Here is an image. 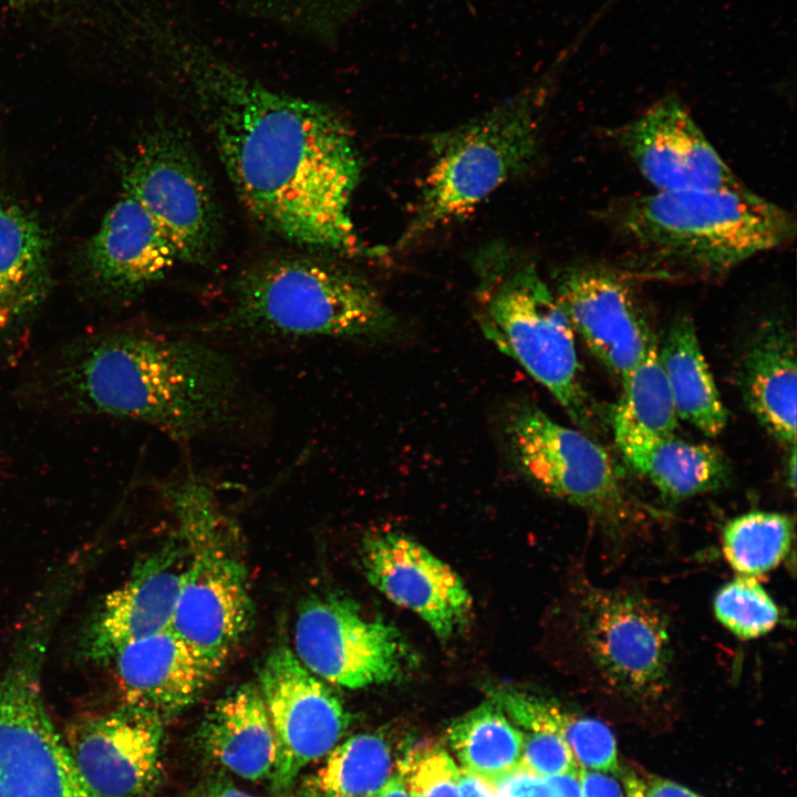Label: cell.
<instances>
[{"label":"cell","instance_id":"cell-9","mask_svg":"<svg viewBox=\"0 0 797 797\" xmlns=\"http://www.w3.org/2000/svg\"><path fill=\"white\" fill-rule=\"evenodd\" d=\"M573 629L596 689L635 703L654 702L671 689L672 630L666 614L648 597L582 582Z\"/></svg>","mask_w":797,"mask_h":797},{"label":"cell","instance_id":"cell-41","mask_svg":"<svg viewBox=\"0 0 797 797\" xmlns=\"http://www.w3.org/2000/svg\"><path fill=\"white\" fill-rule=\"evenodd\" d=\"M625 788L628 797H645L644 783L634 776L627 777Z\"/></svg>","mask_w":797,"mask_h":797},{"label":"cell","instance_id":"cell-11","mask_svg":"<svg viewBox=\"0 0 797 797\" xmlns=\"http://www.w3.org/2000/svg\"><path fill=\"white\" fill-rule=\"evenodd\" d=\"M124 193L153 217L178 261L203 265L220 241V215L210 182L186 135L155 124L136 144L122 169Z\"/></svg>","mask_w":797,"mask_h":797},{"label":"cell","instance_id":"cell-30","mask_svg":"<svg viewBox=\"0 0 797 797\" xmlns=\"http://www.w3.org/2000/svg\"><path fill=\"white\" fill-rule=\"evenodd\" d=\"M717 620L741 639H756L772 631L779 610L755 577L739 576L724 584L714 598Z\"/></svg>","mask_w":797,"mask_h":797},{"label":"cell","instance_id":"cell-31","mask_svg":"<svg viewBox=\"0 0 797 797\" xmlns=\"http://www.w3.org/2000/svg\"><path fill=\"white\" fill-rule=\"evenodd\" d=\"M555 729L569 745L580 768L615 772L617 745L611 731L600 721L578 716L552 703Z\"/></svg>","mask_w":797,"mask_h":797},{"label":"cell","instance_id":"cell-29","mask_svg":"<svg viewBox=\"0 0 797 797\" xmlns=\"http://www.w3.org/2000/svg\"><path fill=\"white\" fill-rule=\"evenodd\" d=\"M794 538V521L784 514L751 511L729 520L722 535L725 559L739 576L756 577L777 567Z\"/></svg>","mask_w":797,"mask_h":797},{"label":"cell","instance_id":"cell-8","mask_svg":"<svg viewBox=\"0 0 797 797\" xmlns=\"http://www.w3.org/2000/svg\"><path fill=\"white\" fill-rule=\"evenodd\" d=\"M500 435L514 469L541 490L583 509L612 536L630 534L651 515L592 435L556 422L537 405L520 401L508 406Z\"/></svg>","mask_w":797,"mask_h":797},{"label":"cell","instance_id":"cell-10","mask_svg":"<svg viewBox=\"0 0 797 797\" xmlns=\"http://www.w3.org/2000/svg\"><path fill=\"white\" fill-rule=\"evenodd\" d=\"M51 618H35L0 675V797H100L44 704L41 670Z\"/></svg>","mask_w":797,"mask_h":797},{"label":"cell","instance_id":"cell-37","mask_svg":"<svg viewBox=\"0 0 797 797\" xmlns=\"http://www.w3.org/2000/svg\"><path fill=\"white\" fill-rule=\"evenodd\" d=\"M457 783L460 797H496L497 794V787L464 767L458 769Z\"/></svg>","mask_w":797,"mask_h":797},{"label":"cell","instance_id":"cell-22","mask_svg":"<svg viewBox=\"0 0 797 797\" xmlns=\"http://www.w3.org/2000/svg\"><path fill=\"white\" fill-rule=\"evenodd\" d=\"M198 741L214 760L251 782L271 776L277 745L257 685L242 684L220 697L205 716Z\"/></svg>","mask_w":797,"mask_h":797},{"label":"cell","instance_id":"cell-16","mask_svg":"<svg viewBox=\"0 0 797 797\" xmlns=\"http://www.w3.org/2000/svg\"><path fill=\"white\" fill-rule=\"evenodd\" d=\"M361 560L369 582L395 604L425 621L447 640L473 613V599L459 576L420 542L398 532L364 538Z\"/></svg>","mask_w":797,"mask_h":797},{"label":"cell","instance_id":"cell-35","mask_svg":"<svg viewBox=\"0 0 797 797\" xmlns=\"http://www.w3.org/2000/svg\"><path fill=\"white\" fill-rule=\"evenodd\" d=\"M497 789L507 797H558L548 777H537L524 772L514 774Z\"/></svg>","mask_w":797,"mask_h":797},{"label":"cell","instance_id":"cell-13","mask_svg":"<svg viewBox=\"0 0 797 797\" xmlns=\"http://www.w3.org/2000/svg\"><path fill=\"white\" fill-rule=\"evenodd\" d=\"M257 686L277 745L270 778L276 790L284 791L304 767L337 746L350 717L339 696L287 645L269 653Z\"/></svg>","mask_w":797,"mask_h":797},{"label":"cell","instance_id":"cell-4","mask_svg":"<svg viewBox=\"0 0 797 797\" xmlns=\"http://www.w3.org/2000/svg\"><path fill=\"white\" fill-rule=\"evenodd\" d=\"M201 332L280 338H380L396 320L376 289L341 263L317 257L260 260L234 282L229 310Z\"/></svg>","mask_w":797,"mask_h":797},{"label":"cell","instance_id":"cell-34","mask_svg":"<svg viewBox=\"0 0 797 797\" xmlns=\"http://www.w3.org/2000/svg\"><path fill=\"white\" fill-rule=\"evenodd\" d=\"M310 10V17L328 34L334 35L346 22L377 0H294Z\"/></svg>","mask_w":797,"mask_h":797},{"label":"cell","instance_id":"cell-24","mask_svg":"<svg viewBox=\"0 0 797 797\" xmlns=\"http://www.w3.org/2000/svg\"><path fill=\"white\" fill-rule=\"evenodd\" d=\"M619 449L635 472L672 501L716 490L729 478V466L720 451L674 435L629 444Z\"/></svg>","mask_w":797,"mask_h":797},{"label":"cell","instance_id":"cell-28","mask_svg":"<svg viewBox=\"0 0 797 797\" xmlns=\"http://www.w3.org/2000/svg\"><path fill=\"white\" fill-rule=\"evenodd\" d=\"M391 749L376 734H358L335 746L303 785L306 797H376L392 772Z\"/></svg>","mask_w":797,"mask_h":797},{"label":"cell","instance_id":"cell-33","mask_svg":"<svg viewBox=\"0 0 797 797\" xmlns=\"http://www.w3.org/2000/svg\"><path fill=\"white\" fill-rule=\"evenodd\" d=\"M572 752L556 731L539 729L524 733L519 772L547 777L578 770Z\"/></svg>","mask_w":797,"mask_h":797},{"label":"cell","instance_id":"cell-20","mask_svg":"<svg viewBox=\"0 0 797 797\" xmlns=\"http://www.w3.org/2000/svg\"><path fill=\"white\" fill-rule=\"evenodd\" d=\"M112 661L124 703L164 720L193 704L221 669L172 629L128 643Z\"/></svg>","mask_w":797,"mask_h":797},{"label":"cell","instance_id":"cell-36","mask_svg":"<svg viewBox=\"0 0 797 797\" xmlns=\"http://www.w3.org/2000/svg\"><path fill=\"white\" fill-rule=\"evenodd\" d=\"M583 797H623L619 783L603 773L578 768Z\"/></svg>","mask_w":797,"mask_h":797},{"label":"cell","instance_id":"cell-42","mask_svg":"<svg viewBox=\"0 0 797 797\" xmlns=\"http://www.w3.org/2000/svg\"><path fill=\"white\" fill-rule=\"evenodd\" d=\"M787 476L789 487L795 489L796 486V445L790 447V454L787 462Z\"/></svg>","mask_w":797,"mask_h":797},{"label":"cell","instance_id":"cell-21","mask_svg":"<svg viewBox=\"0 0 797 797\" xmlns=\"http://www.w3.org/2000/svg\"><path fill=\"white\" fill-rule=\"evenodd\" d=\"M739 383L746 405L768 434L788 447L796 445V345L784 323L768 321L754 332Z\"/></svg>","mask_w":797,"mask_h":797},{"label":"cell","instance_id":"cell-2","mask_svg":"<svg viewBox=\"0 0 797 797\" xmlns=\"http://www.w3.org/2000/svg\"><path fill=\"white\" fill-rule=\"evenodd\" d=\"M61 363L59 382L81 410L144 422L179 441L229 425L239 403L235 363L194 339L108 332Z\"/></svg>","mask_w":797,"mask_h":797},{"label":"cell","instance_id":"cell-1","mask_svg":"<svg viewBox=\"0 0 797 797\" xmlns=\"http://www.w3.org/2000/svg\"><path fill=\"white\" fill-rule=\"evenodd\" d=\"M149 35L258 225L319 251L381 253L361 240L350 217L362 162L331 107L267 86L169 17Z\"/></svg>","mask_w":797,"mask_h":797},{"label":"cell","instance_id":"cell-14","mask_svg":"<svg viewBox=\"0 0 797 797\" xmlns=\"http://www.w3.org/2000/svg\"><path fill=\"white\" fill-rule=\"evenodd\" d=\"M164 718L124 703L72 722L63 735L80 774L100 797H147L162 773Z\"/></svg>","mask_w":797,"mask_h":797},{"label":"cell","instance_id":"cell-6","mask_svg":"<svg viewBox=\"0 0 797 797\" xmlns=\"http://www.w3.org/2000/svg\"><path fill=\"white\" fill-rule=\"evenodd\" d=\"M545 82L432 138V165L415 214L400 238V248L468 214L529 164L537 148L538 108Z\"/></svg>","mask_w":797,"mask_h":797},{"label":"cell","instance_id":"cell-3","mask_svg":"<svg viewBox=\"0 0 797 797\" xmlns=\"http://www.w3.org/2000/svg\"><path fill=\"white\" fill-rule=\"evenodd\" d=\"M614 229L651 268L720 275L795 236L790 213L736 188L654 192L610 211Z\"/></svg>","mask_w":797,"mask_h":797},{"label":"cell","instance_id":"cell-18","mask_svg":"<svg viewBox=\"0 0 797 797\" xmlns=\"http://www.w3.org/2000/svg\"><path fill=\"white\" fill-rule=\"evenodd\" d=\"M183 567L180 542L142 559L91 615L80 639V655L89 662H110L128 643L170 629Z\"/></svg>","mask_w":797,"mask_h":797},{"label":"cell","instance_id":"cell-26","mask_svg":"<svg viewBox=\"0 0 797 797\" xmlns=\"http://www.w3.org/2000/svg\"><path fill=\"white\" fill-rule=\"evenodd\" d=\"M448 741L463 767L498 787L519 772L524 733L488 700L455 720Z\"/></svg>","mask_w":797,"mask_h":797},{"label":"cell","instance_id":"cell-23","mask_svg":"<svg viewBox=\"0 0 797 797\" xmlns=\"http://www.w3.org/2000/svg\"><path fill=\"white\" fill-rule=\"evenodd\" d=\"M50 244L33 215L0 204V331L20 323L50 287Z\"/></svg>","mask_w":797,"mask_h":797},{"label":"cell","instance_id":"cell-32","mask_svg":"<svg viewBox=\"0 0 797 797\" xmlns=\"http://www.w3.org/2000/svg\"><path fill=\"white\" fill-rule=\"evenodd\" d=\"M411 797H460L458 768L442 749L410 756L401 766Z\"/></svg>","mask_w":797,"mask_h":797},{"label":"cell","instance_id":"cell-7","mask_svg":"<svg viewBox=\"0 0 797 797\" xmlns=\"http://www.w3.org/2000/svg\"><path fill=\"white\" fill-rule=\"evenodd\" d=\"M478 321L488 340L560 403L577 428H597L583 387L575 332L555 293L531 263L487 257L480 265Z\"/></svg>","mask_w":797,"mask_h":797},{"label":"cell","instance_id":"cell-39","mask_svg":"<svg viewBox=\"0 0 797 797\" xmlns=\"http://www.w3.org/2000/svg\"><path fill=\"white\" fill-rule=\"evenodd\" d=\"M645 797H700L685 787L675 783L655 779L648 786L644 784Z\"/></svg>","mask_w":797,"mask_h":797},{"label":"cell","instance_id":"cell-40","mask_svg":"<svg viewBox=\"0 0 797 797\" xmlns=\"http://www.w3.org/2000/svg\"><path fill=\"white\" fill-rule=\"evenodd\" d=\"M376 797H411L406 789L404 777L394 775L391 777Z\"/></svg>","mask_w":797,"mask_h":797},{"label":"cell","instance_id":"cell-5","mask_svg":"<svg viewBox=\"0 0 797 797\" xmlns=\"http://www.w3.org/2000/svg\"><path fill=\"white\" fill-rule=\"evenodd\" d=\"M167 494L184 552L170 629L221 667L252 621L247 570L231 525L201 478L185 475Z\"/></svg>","mask_w":797,"mask_h":797},{"label":"cell","instance_id":"cell-17","mask_svg":"<svg viewBox=\"0 0 797 797\" xmlns=\"http://www.w3.org/2000/svg\"><path fill=\"white\" fill-rule=\"evenodd\" d=\"M615 135L656 192L743 186L674 96L660 100Z\"/></svg>","mask_w":797,"mask_h":797},{"label":"cell","instance_id":"cell-19","mask_svg":"<svg viewBox=\"0 0 797 797\" xmlns=\"http://www.w3.org/2000/svg\"><path fill=\"white\" fill-rule=\"evenodd\" d=\"M178 262L176 251L147 210L123 193L85 248L97 288L120 298L139 294Z\"/></svg>","mask_w":797,"mask_h":797},{"label":"cell","instance_id":"cell-38","mask_svg":"<svg viewBox=\"0 0 797 797\" xmlns=\"http://www.w3.org/2000/svg\"><path fill=\"white\" fill-rule=\"evenodd\" d=\"M190 797H253L228 779L218 777L198 788Z\"/></svg>","mask_w":797,"mask_h":797},{"label":"cell","instance_id":"cell-12","mask_svg":"<svg viewBox=\"0 0 797 797\" xmlns=\"http://www.w3.org/2000/svg\"><path fill=\"white\" fill-rule=\"evenodd\" d=\"M294 654L315 676L348 689L403 680L416 664L392 624L364 617L346 598L307 599L294 623Z\"/></svg>","mask_w":797,"mask_h":797},{"label":"cell","instance_id":"cell-25","mask_svg":"<svg viewBox=\"0 0 797 797\" xmlns=\"http://www.w3.org/2000/svg\"><path fill=\"white\" fill-rule=\"evenodd\" d=\"M658 353L677 417L705 435H718L727 413L690 318L673 321Z\"/></svg>","mask_w":797,"mask_h":797},{"label":"cell","instance_id":"cell-27","mask_svg":"<svg viewBox=\"0 0 797 797\" xmlns=\"http://www.w3.org/2000/svg\"><path fill=\"white\" fill-rule=\"evenodd\" d=\"M621 385L622 394L612 413L619 448L674 434L679 417L655 342Z\"/></svg>","mask_w":797,"mask_h":797},{"label":"cell","instance_id":"cell-15","mask_svg":"<svg viewBox=\"0 0 797 797\" xmlns=\"http://www.w3.org/2000/svg\"><path fill=\"white\" fill-rule=\"evenodd\" d=\"M552 291L573 332L620 383L655 342L632 283L620 270L597 263L570 267Z\"/></svg>","mask_w":797,"mask_h":797}]
</instances>
